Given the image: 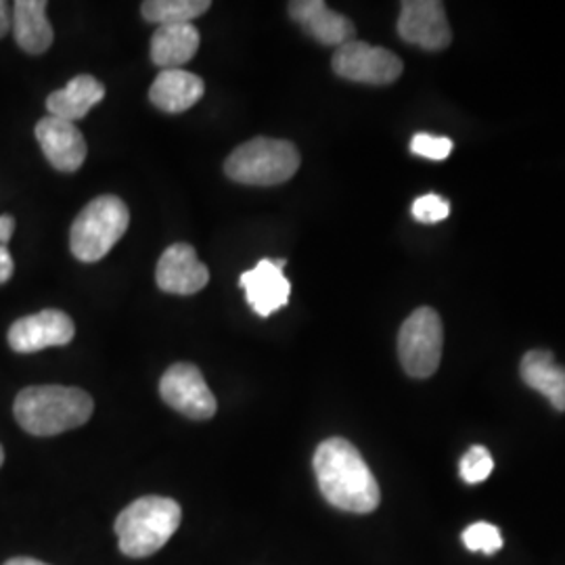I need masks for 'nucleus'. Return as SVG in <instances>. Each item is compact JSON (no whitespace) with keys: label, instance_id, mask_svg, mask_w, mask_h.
Wrapping results in <instances>:
<instances>
[{"label":"nucleus","instance_id":"24","mask_svg":"<svg viewBox=\"0 0 565 565\" xmlns=\"http://www.w3.org/2000/svg\"><path fill=\"white\" fill-rule=\"evenodd\" d=\"M411 151L419 158H425V160L443 162L452 151V141L446 139V137H434V135H427V132H419L411 141Z\"/></svg>","mask_w":565,"mask_h":565},{"label":"nucleus","instance_id":"2","mask_svg":"<svg viewBox=\"0 0 565 565\" xmlns=\"http://www.w3.org/2000/svg\"><path fill=\"white\" fill-rule=\"evenodd\" d=\"M95 403L81 387L32 385L21 390L13 404L15 419L32 436H57L93 417Z\"/></svg>","mask_w":565,"mask_h":565},{"label":"nucleus","instance_id":"5","mask_svg":"<svg viewBox=\"0 0 565 565\" xmlns=\"http://www.w3.org/2000/svg\"><path fill=\"white\" fill-rule=\"evenodd\" d=\"M128 224L130 212L120 198L102 195L93 200L72 224V254L81 263H99L124 237Z\"/></svg>","mask_w":565,"mask_h":565},{"label":"nucleus","instance_id":"1","mask_svg":"<svg viewBox=\"0 0 565 565\" xmlns=\"http://www.w3.org/2000/svg\"><path fill=\"white\" fill-rule=\"evenodd\" d=\"M312 467L329 505L364 515L382 503L380 484L352 443L343 438L324 440L315 452Z\"/></svg>","mask_w":565,"mask_h":565},{"label":"nucleus","instance_id":"27","mask_svg":"<svg viewBox=\"0 0 565 565\" xmlns=\"http://www.w3.org/2000/svg\"><path fill=\"white\" fill-rule=\"evenodd\" d=\"M13 233H15V218L9 214L0 216V245L11 242Z\"/></svg>","mask_w":565,"mask_h":565},{"label":"nucleus","instance_id":"19","mask_svg":"<svg viewBox=\"0 0 565 565\" xmlns=\"http://www.w3.org/2000/svg\"><path fill=\"white\" fill-rule=\"evenodd\" d=\"M200 32L193 23L160 25L151 39V61L160 70H182L200 49Z\"/></svg>","mask_w":565,"mask_h":565},{"label":"nucleus","instance_id":"15","mask_svg":"<svg viewBox=\"0 0 565 565\" xmlns=\"http://www.w3.org/2000/svg\"><path fill=\"white\" fill-rule=\"evenodd\" d=\"M205 84L198 74L184 70H162L149 88V99L166 114H182L200 102Z\"/></svg>","mask_w":565,"mask_h":565},{"label":"nucleus","instance_id":"10","mask_svg":"<svg viewBox=\"0 0 565 565\" xmlns=\"http://www.w3.org/2000/svg\"><path fill=\"white\" fill-rule=\"evenodd\" d=\"M76 335V324L61 310H42L23 317L9 329V345L20 354H34L44 348L67 345Z\"/></svg>","mask_w":565,"mask_h":565},{"label":"nucleus","instance_id":"23","mask_svg":"<svg viewBox=\"0 0 565 565\" xmlns=\"http://www.w3.org/2000/svg\"><path fill=\"white\" fill-rule=\"evenodd\" d=\"M411 212H413V218L417 223H443L445 218L450 216V202H446L445 198H440L436 193H427V195H422L419 200H415Z\"/></svg>","mask_w":565,"mask_h":565},{"label":"nucleus","instance_id":"11","mask_svg":"<svg viewBox=\"0 0 565 565\" xmlns=\"http://www.w3.org/2000/svg\"><path fill=\"white\" fill-rule=\"evenodd\" d=\"M285 260L264 258L252 270H245L239 285L245 291V300L258 317H270L289 302L291 282L282 273Z\"/></svg>","mask_w":565,"mask_h":565},{"label":"nucleus","instance_id":"17","mask_svg":"<svg viewBox=\"0 0 565 565\" xmlns=\"http://www.w3.org/2000/svg\"><path fill=\"white\" fill-rule=\"evenodd\" d=\"M44 0H18L13 4V36L21 51L30 55H42L53 44V25L46 18Z\"/></svg>","mask_w":565,"mask_h":565},{"label":"nucleus","instance_id":"4","mask_svg":"<svg viewBox=\"0 0 565 565\" xmlns=\"http://www.w3.org/2000/svg\"><path fill=\"white\" fill-rule=\"evenodd\" d=\"M300 151L294 142L258 137L239 145L224 162L231 181L252 186H275L300 170Z\"/></svg>","mask_w":565,"mask_h":565},{"label":"nucleus","instance_id":"20","mask_svg":"<svg viewBox=\"0 0 565 565\" xmlns=\"http://www.w3.org/2000/svg\"><path fill=\"white\" fill-rule=\"evenodd\" d=\"M210 7V0H147L141 13L145 20L158 25H182L202 18Z\"/></svg>","mask_w":565,"mask_h":565},{"label":"nucleus","instance_id":"13","mask_svg":"<svg viewBox=\"0 0 565 565\" xmlns=\"http://www.w3.org/2000/svg\"><path fill=\"white\" fill-rule=\"evenodd\" d=\"M36 139L49 163L60 172H76L86 160L88 147L81 128L74 121L46 116L36 124Z\"/></svg>","mask_w":565,"mask_h":565},{"label":"nucleus","instance_id":"28","mask_svg":"<svg viewBox=\"0 0 565 565\" xmlns=\"http://www.w3.org/2000/svg\"><path fill=\"white\" fill-rule=\"evenodd\" d=\"M4 565H46L36 559H30V557H15V559H9Z\"/></svg>","mask_w":565,"mask_h":565},{"label":"nucleus","instance_id":"8","mask_svg":"<svg viewBox=\"0 0 565 565\" xmlns=\"http://www.w3.org/2000/svg\"><path fill=\"white\" fill-rule=\"evenodd\" d=\"M163 403L172 406L189 419L205 422L216 415V398L203 380L202 371L195 364H172L160 382Z\"/></svg>","mask_w":565,"mask_h":565},{"label":"nucleus","instance_id":"16","mask_svg":"<svg viewBox=\"0 0 565 565\" xmlns=\"http://www.w3.org/2000/svg\"><path fill=\"white\" fill-rule=\"evenodd\" d=\"M105 99V86L95 76L82 74L67 82L61 90H55L46 99L49 116L65 121L82 120L95 105Z\"/></svg>","mask_w":565,"mask_h":565},{"label":"nucleus","instance_id":"25","mask_svg":"<svg viewBox=\"0 0 565 565\" xmlns=\"http://www.w3.org/2000/svg\"><path fill=\"white\" fill-rule=\"evenodd\" d=\"M13 270H15V264H13L9 249L4 245H0V285L13 277Z\"/></svg>","mask_w":565,"mask_h":565},{"label":"nucleus","instance_id":"18","mask_svg":"<svg viewBox=\"0 0 565 565\" xmlns=\"http://www.w3.org/2000/svg\"><path fill=\"white\" fill-rule=\"evenodd\" d=\"M527 387L541 392L555 411L565 413V369L555 363L553 352L530 350L520 364Z\"/></svg>","mask_w":565,"mask_h":565},{"label":"nucleus","instance_id":"6","mask_svg":"<svg viewBox=\"0 0 565 565\" xmlns=\"http://www.w3.org/2000/svg\"><path fill=\"white\" fill-rule=\"evenodd\" d=\"M445 348L443 319L434 308H417L401 327L398 333V356L403 369L415 380L431 377Z\"/></svg>","mask_w":565,"mask_h":565},{"label":"nucleus","instance_id":"14","mask_svg":"<svg viewBox=\"0 0 565 565\" xmlns=\"http://www.w3.org/2000/svg\"><path fill=\"white\" fill-rule=\"evenodd\" d=\"M291 20L302 25L303 32L327 46H342L354 41L356 28L342 13H335L323 0H296L289 2Z\"/></svg>","mask_w":565,"mask_h":565},{"label":"nucleus","instance_id":"9","mask_svg":"<svg viewBox=\"0 0 565 565\" xmlns=\"http://www.w3.org/2000/svg\"><path fill=\"white\" fill-rule=\"evenodd\" d=\"M398 34L404 42L425 51H443L452 41L445 4L438 0H404Z\"/></svg>","mask_w":565,"mask_h":565},{"label":"nucleus","instance_id":"7","mask_svg":"<svg viewBox=\"0 0 565 565\" xmlns=\"http://www.w3.org/2000/svg\"><path fill=\"white\" fill-rule=\"evenodd\" d=\"M331 67L343 81L373 86L398 81L404 70L403 60L398 55L363 41H350L338 46Z\"/></svg>","mask_w":565,"mask_h":565},{"label":"nucleus","instance_id":"29","mask_svg":"<svg viewBox=\"0 0 565 565\" xmlns=\"http://www.w3.org/2000/svg\"><path fill=\"white\" fill-rule=\"evenodd\" d=\"M4 463V450H2V446H0V467Z\"/></svg>","mask_w":565,"mask_h":565},{"label":"nucleus","instance_id":"22","mask_svg":"<svg viewBox=\"0 0 565 565\" xmlns=\"http://www.w3.org/2000/svg\"><path fill=\"white\" fill-rule=\"evenodd\" d=\"M463 543L471 553H484L494 555L503 546V536L497 525L478 522L471 524L463 532Z\"/></svg>","mask_w":565,"mask_h":565},{"label":"nucleus","instance_id":"26","mask_svg":"<svg viewBox=\"0 0 565 565\" xmlns=\"http://www.w3.org/2000/svg\"><path fill=\"white\" fill-rule=\"evenodd\" d=\"M13 28V9L0 0V39H4Z\"/></svg>","mask_w":565,"mask_h":565},{"label":"nucleus","instance_id":"21","mask_svg":"<svg viewBox=\"0 0 565 565\" xmlns=\"http://www.w3.org/2000/svg\"><path fill=\"white\" fill-rule=\"evenodd\" d=\"M492 469L494 459L486 446H471L459 465V473L467 484H482L490 478Z\"/></svg>","mask_w":565,"mask_h":565},{"label":"nucleus","instance_id":"3","mask_svg":"<svg viewBox=\"0 0 565 565\" xmlns=\"http://www.w3.org/2000/svg\"><path fill=\"white\" fill-rule=\"evenodd\" d=\"M181 505L166 497H142L116 520V534L126 557L142 559L158 553L181 525Z\"/></svg>","mask_w":565,"mask_h":565},{"label":"nucleus","instance_id":"12","mask_svg":"<svg viewBox=\"0 0 565 565\" xmlns=\"http://www.w3.org/2000/svg\"><path fill=\"white\" fill-rule=\"evenodd\" d=\"M158 287L174 296H193L210 281V270L200 263L198 252L189 243L170 245L158 263Z\"/></svg>","mask_w":565,"mask_h":565}]
</instances>
